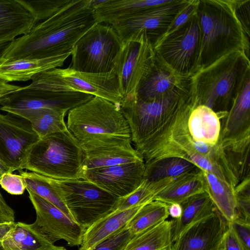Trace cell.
I'll return each mask as SVG.
<instances>
[{"label": "cell", "instance_id": "4fadbf2b", "mask_svg": "<svg viewBox=\"0 0 250 250\" xmlns=\"http://www.w3.org/2000/svg\"><path fill=\"white\" fill-rule=\"evenodd\" d=\"M27 190L36 213L31 228L52 244L62 239L69 246H80L85 229L48 201Z\"/></svg>", "mask_w": 250, "mask_h": 250}, {"label": "cell", "instance_id": "4dcf8cb0", "mask_svg": "<svg viewBox=\"0 0 250 250\" xmlns=\"http://www.w3.org/2000/svg\"><path fill=\"white\" fill-rule=\"evenodd\" d=\"M173 243L172 222L166 220L134 234L124 250H171Z\"/></svg>", "mask_w": 250, "mask_h": 250}, {"label": "cell", "instance_id": "8992f818", "mask_svg": "<svg viewBox=\"0 0 250 250\" xmlns=\"http://www.w3.org/2000/svg\"><path fill=\"white\" fill-rule=\"evenodd\" d=\"M27 88L53 92L83 93L105 99L120 106L122 100L115 71L93 74L72 67L54 68L35 75Z\"/></svg>", "mask_w": 250, "mask_h": 250}, {"label": "cell", "instance_id": "5bb4252c", "mask_svg": "<svg viewBox=\"0 0 250 250\" xmlns=\"http://www.w3.org/2000/svg\"><path fill=\"white\" fill-rule=\"evenodd\" d=\"M93 96L83 93L53 92L23 86L0 105V110L18 117L26 112L44 108L69 111Z\"/></svg>", "mask_w": 250, "mask_h": 250}, {"label": "cell", "instance_id": "277c9868", "mask_svg": "<svg viewBox=\"0 0 250 250\" xmlns=\"http://www.w3.org/2000/svg\"><path fill=\"white\" fill-rule=\"evenodd\" d=\"M191 78L197 105L208 106L221 120L250 78V56L243 51L229 53Z\"/></svg>", "mask_w": 250, "mask_h": 250}, {"label": "cell", "instance_id": "1f68e13d", "mask_svg": "<svg viewBox=\"0 0 250 250\" xmlns=\"http://www.w3.org/2000/svg\"><path fill=\"white\" fill-rule=\"evenodd\" d=\"M67 111L44 108L26 112L19 117L29 122L40 138L67 129L64 116Z\"/></svg>", "mask_w": 250, "mask_h": 250}, {"label": "cell", "instance_id": "30bf717a", "mask_svg": "<svg viewBox=\"0 0 250 250\" xmlns=\"http://www.w3.org/2000/svg\"><path fill=\"white\" fill-rule=\"evenodd\" d=\"M123 45L112 25L98 22L75 45L71 67L89 73H109L114 70Z\"/></svg>", "mask_w": 250, "mask_h": 250}, {"label": "cell", "instance_id": "ac0fdd59", "mask_svg": "<svg viewBox=\"0 0 250 250\" xmlns=\"http://www.w3.org/2000/svg\"><path fill=\"white\" fill-rule=\"evenodd\" d=\"M145 167L144 161L100 167L84 171L82 179L120 198L139 187L143 181Z\"/></svg>", "mask_w": 250, "mask_h": 250}, {"label": "cell", "instance_id": "4316f807", "mask_svg": "<svg viewBox=\"0 0 250 250\" xmlns=\"http://www.w3.org/2000/svg\"><path fill=\"white\" fill-rule=\"evenodd\" d=\"M206 191L219 213L227 222L237 216V200L235 187L215 175L202 170Z\"/></svg>", "mask_w": 250, "mask_h": 250}, {"label": "cell", "instance_id": "e0dca14e", "mask_svg": "<svg viewBox=\"0 0 250 250\" xmlns=\"http://www.w3.org/2000/svg\"><path fill=\"white\" fill-rule=\"evenodd\" d=\"M222 120L218 144L225 151L242 152L250 147V78Z\"/></svg>", "mask_w": 250, "mask_h": 250}, {"label": "cell", "instance_id": "3957f363", "mask_svg": "<svg viewBox=\"0 0 250 250\" xmlns=\"http://www.w3.org/2000/svg\"><path fill=\"white\" fill-rule=\"evenodd\" d=\"M197 14L201 31L199 70L234 52L250 56V38L236 15L233 0H198Z\"/></svg>", "mask_w": 250, "mask_h": 250}, {"label": "cell", "instance_id": "d6986e66", "mask_svg": "<svg viewBox=\"0 0 250 250\" xmlns=\"http://www.w3.org/2000/svg\"><path fill=\"white\" fill-rule=\"evenodd\" d=\"M227 222L216 209L188 228L173 242L171 250H222Z\"/></svg>", "mask_w": 250, "mask_h": 250}, {"label": "cell", "instance_id": "e575fe53", "mask_svg": "<svg viewBox=\"0 0 250 250\" xmlns=\"http://www.w3.org/2000/svg\"><path fill=\"white\" fill-rule=\"evenodd\" d=\"M175 178L164 179L151 182L142 181L139 187L132 192L119 198L116 210H125L144 205L154 200V197Z\"/></svg>", "mask_w": 250, "mask_h": 250}, {"label": "cell", "instance_id": "9a60e30c", "mask_svg": "<svg viewBox=\"0 0 250 250\" xmlns=\"http://www.w3.org/2000/svg\"><path fill=\"white\" fill-rule=\"evenodd\" d=\"M39 139L26 120L0 113V158L13 171L23 169L29 150Z\"/></svg>", "mask_w": 250, "mask_h": 250}, {"label": "cell", "instance_id": "74e56055", "mask_svg": "<svg viewBox=\"0 0 250 250\" xmlns=\"http://www.w3.org/2000/svg\"><path fill=\"white\" fill-rule=\"evenodd\" d=\"M133 235L125 226L101 241L91 250H124Z\"/></svg>", "mask_w": 250, "mask_h": 250}, {"label": "cell", "instance_id": "d6a6232c", "mask_svg": "<svg viewBox=\"0 0 250 250\" xmlns=\"http://www.w3.org/2000/svg\"><path fill=\"white\" fill-rule=\"evenodd\" d=\"M168 207L164 202L153 200L143 206L126 226L134 235L147 229L167 220Z\"/></svg>", "mask_w": 250, "mask_h": 250}, {"label": "cell", "instance_id": "836d02e7", "mask_svg": "<svg viewBox=\"0 0 250 250\" xmlns=\"http://www.w3.org/2000/svg\"><path fill=\"white\" fill-rule=\"evenodd\" d=\"M19 172L24 180L26 190H29L48 201L73 219L48 177L31 171L21 170Z\"/></svg>", "mask_w": 250, "mask_h": 250}, {"label": "cell", "instance_id": "60d3db41", "mask_svg": "<svg viewBox=\"0 0 250 250\" xmlns=\"http://www.w3.org/2000/svg\"><path fill=\"white\" fill-rule=\"evenodd\" d=\"M198 3V0H188L164 35L176 30L192 17L197 12Z\"/></svg>", "mask_w": 250, "mask_h": 250}, {"label": "cell", "instance_id": "5b68a950", "mask_svg": "<svg viewBox=\"0 0 250 250\" xmlns=\"http://www.w3.org/2000/svg\"><path fill=\"white\" fill-rule=\"evenodd\" d=\"M83 157L80 143L67 129L40 138L23 169L58 180L82 179Z\"/></svg>", "mask_w": 250, "mask_h": 250}, {"label": "cell", "instance_id": "8d00e7d4", "mask_svg": "<svg viewBox=\"0 0 250 250\" xmlns=\"http://www.w3.org/2000/svg\"><path fill=\"white\" fill-rule=\"evenodd\" d=\"M69 0H27L33 11L37 24L56 13Z\"/></svg>", "mask_w": 250, "mask_h": 250}, {"label": "cell", "instance_id": "ba28073f", "mask_svg": "<svg viewBox=\"0 0 250 250\" xmlns=\"http://www.w3.org/2000/svg\"><path fill=\"white\" fill-rule=\"evenodd\" d=\"M48 178L73 220L85 229L117 209L120 198L88 181Z\"/></svg>", "mask_w": 250, "mask_h": 250}, {"label": "cell", "instance_id": "8fae6325", "mask_svg": "<svg viewBox=\"0 0 250 250\" xmlns=\"http://www.w3.org/2000/svg\"><path fill=\"white\" fill-rule=\"evenodd\" d=\"M155 62L153 45L147 39L141 37L123 43L114 69L122 100L136 97L140 84Z\"/></svg>", "mask_w": 250, "mask_h": 250}, {"label": "cell", "instance_id": "7c38bea8", "mask_svg": "<svg viewBox=\"0 0 250 250\" xmlns=\"http://www.w3.org/2000/svg\"><path fill=\"white\" fill-rule=\"evenodd\" d=\"M188 0H170L166 4L152 7L113 27L123 43L142 37L153 45L166 33L177 15Z\"/></svg>", "mask_w": 250, "mask_h": 250}, {"label": "cell", "instance_id": "7bdbcfd3", "mask_svg": "<svg viewBox=\"0 0 250 250\" xmlns=\"http://www.w3.org/2000/svg\"><path fill=\"white\" fill-rule=\"evenodd\" d=\"M227 224V229L222 242V250H244L231 226L228 222Z\"/></svg>", "mask_w": 250, "mask_h": 250}, {"label": "cell", "instance_id": "ee69618b", "mask_svg": "<svg viewBox=\"0 0 250 250\" xmlns=\"http://www.w3.org/2000/svg\"><path fill=\"white\" fill-rule=\"evenodd\" d=\"M15 222V212L6 203L0 192V224Z\"/></svg>", "mask_w": 250, "mask_h": 250}, {"label": "cell", "instance_id": "f907efd6", "mask_svg": "<svg viewBox=\"0 0 250 250\" xmlns=\"http://www.w3.org/2000/svg\"><path fill=\"white\" fill-rule=\"evenodd\" d=\"M0 250H3V249L2 250L0 249Z\"/></svg>", "mask_w": 250, "mask_h": 250}, {"label": "cell", "instance_id": "d4e9b609", "mask_svg": "<svg viewBox=\"0 0 250 250\" xmlns=\"http://www.w3.org/2000/svg\"><path fill=\"white\" fill-rule=\"evenodd\" d=\"M221 120L218 114L204 105H196L190 113L187 126L191 138L195 141L215 145L218 143Z\"/></svg>", "mask_w": 250, "mask_h": 250}, {"label": "cell", "instance_id": "d590c367", "mask_svg": "<svg viewBox=\"0 0 250 250\" xmlns=\"http://www.w3.org/2000/svg\"><path fill=\"white\" fill-rule=\"evenodd\" d=\"M250 177L245 178L235 187L237 200L236 218L250 223Z\"/></svg>", "mask_w": 250, "mask_h": 250}, {"label": "cell", "instance_id": "603a6c76", "mask_svg": "<svg viewBox=\"0 0 250 250\" xmlns=\"http://www.w3.org/2000/svg\"><path fill=\"white\" fill-rule=\"evenodd\" d=\"M190 78L177 75L156 60L152 70L140 84L136 97L145 101L158 99L182 85Z\"/></svg>", "mask_w": 250, "mask_h": 250}, {"label": "cell", "instance_id": "ffe728a7", "mask_svg": "<svg viewBox=\"0 0 250 250\" xmlns=\"http://www.w3.org/2000/svg\"><path fill=\"white\" fill-rule=\"evenodd\" d=\"M36 24L27 0H0V42H12L28 33Z\"/></svg>", "mask_w": 250, "mask_h": 250}, {"label": "cell", "instance_id": "7dc6e473", "mask_svg": "<svg viewBox=\"0 0 250 250\" xmlns=\"http://www.w3.org/2000/svg\"><path fill=\"white\" fill-rule=\"evenodd\" d=\"M168 205L169 215L171 216L174 219L178 218L182 213L181 205L178 203H173Z\"/></svg>", "mask_w": 250, "mask_h": 250}, {"label": "cell", "instance_id": "681fc988", "mask_svg": "<svg viewBox=\"0 0 250 250\" xmlns=\"http://www.w3.org/2000/svg\"><path fill=\"white\" fill-rule=\"evenodd\" d=\"M11 42H0V59L8 46Z\"/></svg>", "mask_w": 250, "mask_h": 250}, {"label": "cell", "instance_id": "52a82bcc", "mask_svg": "<svg viewBox=\"0 0 250 250\" xmlns=\"http://www.w3.org/2000/svg\"><path fill=\"white\" fill-rule=\"evenodd\" d=\"M66 126L80 143L104 135L130 139L129 128L120 106L97 96L70 110Z\"/></svg>", "mask_w": 250, "mask_h": 250}, {"label": "cell", "instance_id": "2e32d148", "mask_svg": "<svg viewBox=\"0 0 250 250\" xmlns=\"http://www.w3.org/2000/svg\"><path fill=\"white\" fill-rule=\"evenodd\" d=\"M131 142L130 139L104 135L80 143L83 155V173L89 169L144 161Z\"/></svg>", "mask_w": 250, "mask_h": 250}, {"label": "cell", "instance_id": "c3c4849f", "mask_svg": "<svg viewBox=\"0 0 250 250\" xmlns=\"http://www.w3.org/2000/svg\"><path fill=\"white\" fill-rule=\"evenodd\" d=\"M14 171L7 167L0 158V177L6 172H13Z\"/></svg>", "mask_w": 250, "mask_h": 250}, {"label": "cell", "instance_id": "cb8c5ba5", "mask_svg": "<svg viewBox=\"0 0 250 250\" xmlns=\"http://www.w3.org/2000/svg\"><path fill=\"white\" fill-rule=\"evenodd\" d=\"M144 205L116 210L96 221L85 229L79 250H91L101 241L125 227Z\"/></svg>", "mask_w": 250, "mask_h": 250}, {"label": "cell", "instance_id": "f1b7e54d", "mask_svg": "<svg viewBox=\"0 0 250 250\" xmlns=\"http://www.w3.org/2000/svg\"><path fill=\"white\" fill-rule=\"evenodd\" d=\"M1 248L3 250H66L49 242L22 222L15 223L4 238Z\"/></svg>", "mask_w": 250, "mask_h": 250}, {"label": "cell", "instance_id": "b9f144b4", "mask_svg": "<svg viewBox=\"0 0 250 250\" xmlns=\"http://www.w3.org/2000/svg\"><path fill=\"white\" fill-rule=\"evenodd\" d=\"M236 15L247 36L250 37V0H233Z\"/></svg>", "mask_w": 250, "mask_h": 250}, {"label": "cell", "instance_id": "bcb514c9", "mask_svg": "<svg viewBox=\"0 0 250 250\" xmlns=\"http://www.w3.org/2000/svg\"><path fill=\"white\" fill-rule=\"evenodd\" d=\"M15 222L0 224V248L2 247V242L4 238L13 228Z\"/></svg>", "mask_w": 250, "mask_h": 250}, {"label": "cell", "instance_id": "7402d4cb", "mask_svg": "<svg viewBox=\"0 0 250 250\" xmlns=\"http://www.w3.org/2000/svg\"><path fill=\"white\" fill-rule=\"evenodd\" d=\"M71 54L41 59L0 61V78L8 83L31 80L42 72L62 67Z\"/></svg>", "mask_w": 250, "mask_h": 250}, {"label": "cell", "instance_id": "7a4b0ae2", "mask_svg": "<svg viewBox=\"0 0 250 250\" xmlns=\"http://www.w3.org/2000/svg\"><path fill=\"white\" fill-rule=\"evenodd\" d=\"M97 0H69L56 13L12 41L0 61L41 59L71 53L97 21Z\"/></svg>", "mask_w": 250, "mask_h": 250}, {"label": "cell", "instance_id": "f6af8a7d", "mask_svg": "<svg viewBox=\"0 0 250 250\" xmlns=\"http://www.w3.org/2000/svg\"><path fill=\"white\" fill-rule=\"evenodd\" d=\"M22 87L9 83L0 78V105L4 103L14 92Z\"/></svg>", "mask_w": 250, "mask_h": 250}, {"label": "cell", "instance_id": "83f0119b", "mask_svg": "<svg viewBox=\"0 0 250 250\" xmlns=\"http://www.w3.org/2000/svg\"><path fill=\"white\" fill-rule=\"evenodd\" d=\"M205 191L202 171L200 170L175 178L154 197V200L167 205L180 204L189 197Z\"/></svg>", "mask_w": 250, "mask_h": 250}, {"label": "cell", "instance_id": "ab89813d", "mask_svg": "<svg viewBox=\"0 0 250 250\" xmlns=\"http://www.w3.org/2000/svg\"><path fill=\"white\" fill-rule=\"evenodd\" d=\"M244 250H250V223L245 220L235 218L228 222Z\"/></svg>", "mask_w": 250, "mask_h": 250}, {"label": "cell", "instance_id": "6da1fadb", "mask_svg": "<svg viewBox=\"0 0 250 250\" xmlns=\"http://www.w3.org/2000/svg\"><path fill=\"white\" fill-rule=\"evenodd\" d=\"M196 105L191 78L155 100L145 101L137 97L122 100L120 108L128 124L131 141L145 163L157 157Z\"/></svg>", "mask_w": 250, "mask_h": 250}, {"label": "cell", "instance_id": "f35d334b", "mask_svg": "<svg viewBox=\"0 0 250 250\" xmlns=\"http://www.w3.org/2000/svg\"><path fill=\"white\" fill-rule=\"evenodd\" d=\"M0 186L6 192L12 195L22 194L26 189V184L21 174L6 172L0 177Z\"/></svg>", "mask_w": 250, "mask_h": 250}, {"label": "cell", "instance_id": "484cf974", "mask_svg": "<svg viewBox=\"0 0 250 250\" xmlns=\"http://www.w3.org/2000/svg\"><path fill=\"white\" fill-rule=\"evenodd\" d=\"M180 204L181 216L171 220L173 242L188 228L211 215L216 209L206 191L189 197Z\"/></svg>", "mask_w": 250, "mask_h": 250}, {"label": "cell", "instance_id": "9c48e42d", "mask_svg": "<svg viewBox=\"0 0 250 250\" xmlns=\"http://www.w3.org/2000/svg\"><path fill=\"white\" fill-rule=\"evenodd\" d=\"M201 31L196 13L153 45L156 60L177 75L191 78L199 70Z\"/></svg>", "mask_w": 250, "mask_h": 250}, {"label": "cell", "instance_id": "f546056e", "mask_svg": "<svg viewBox=\"0 0 250 250\" xmlns=\"http://www.w3.org/2000/svg\"><path fill=\"white\" fill-rule=\"evenodd\" d=\"M143 181L151 182L175 178L200 170L190 161L179 157L167 156L145 163Z\"/></svg>", "mask_w": 250, "mask_h": 250}, {"label": "cell", "instance_id": "44dd1931", "mask_svg": "<svg viewBox=\"0 0 250 250\" xmlns=\"http://www.w3.org/2000/svg\"><path fill=\"white\" fill-rule=\"evenodd\" d=\"M170 0H98L94 6L95 18L100 23L113 25L130 19L149 8Z\"/></svg>", "mask_w": 250, "mask_h": 250}]
</instances>
